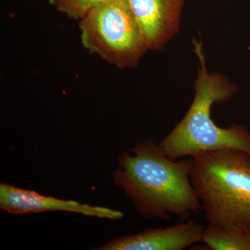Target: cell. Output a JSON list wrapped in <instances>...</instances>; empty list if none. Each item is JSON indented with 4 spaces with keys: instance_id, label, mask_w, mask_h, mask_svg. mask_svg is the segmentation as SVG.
<instances>
[{
    "instance_id": "6da1fadb",
    "label": "cell",
    "mask_w": 250,
    "mask_h": 250,
    "mask_svg": "<svg viewBox=\"0 0 250 250\" xmlns=\"http://www.w3.org/2000/svg\"><path fill=\"white\" fill-rule=\"evenodd\" d=\"M118 162L113 183L141 216L168 220L177 215L187 220L202 210L190 179L192 157L172 160L159 145L148 139L122 153Z\"/></svg>"
},
{
    "instance_id": "7a4b0ae2",
    "label": "cell",
    "mask_w": 250,
    "mask_h": 250,
    "mask_svg": "<svg viewBox=\"0 0 250 250\" xmlns=\"http://www.w3.org/2000/svg\"><path fill=\"white\" fill-rule=\"evenodd\" d=\"M193 45L200 62L195 97L183 119L159 146L169 159L176 161L220 149H239L250 154V132L246 126L233 124L222 128L210 116L212 106L229 101L237 87L223 75L208 73L201 42L194 40Z\"/></svg>"
},
{
    "instance_id": "3957f363",
    "label": "cell",
    "mask_w": 250,
    "mask_h": 250,
    "mask_svg": "<svg viewBox=\"0 0 250 250\" xmlns=\"http://www.w3.org/2000/svg\"><path fill=\"white\" fill-rule=\"evenodd\" d=\"M192 158L190 179L208 225L250 229V154L220 149Z\"/></svg>"
},
{
    "instance_id": "277c9868",
    "label": "cell",
    "mask_w": 250,
    "mask_h": 250,
    "mask_svg": "<svg viewBox=\"0 0 250 250\" xmlns=\"http://www.w3.org/2000/svg\"><path fill=\"white\" fill-rule=\"evenodd\" d=\"M79 25L84 48L118 68L136 67L148 50L127 0H106Z\"/></svg>"
},
{
    "instance_id": "5b68a950",
    "label": "cell",
    "mask_w": 250,
    "mask_h": 250,
    "mask_svg": "<svg viewBox=\"0 0 250 250\" xmlns=\"http://www.w3.org/2000/svg\"><path fill=\"white\" fill-rule=\"evenodd\" d=\"M0 208L14 215L65 211L111 220H120L124 216L119 210L45 196L34 190L20 188L6 183L0 184Z\"/></svg>"
},
{
    "instance_id": "8992f818",
    "label": "cell",
    "mask_w": 250,
    "mask_h": 250,
    "mask_svg": "<svg viewBox=\"0 0 250 250\" xmlns=\"http://www.w3.org/2000/svg\"><path fill=\"white\" fill-rule=\"evenodd\" d=\"M148 50H161L178 33L184 0H127Z\"/></svg>"
},
{
    "instance_id": "52a82bcc",
    "label": "cell",
    "mask_w": 250,
    "mask_h": 250,
    "mask_svg": "<svg viewBox=\"0 0 250 250\" xmlns=\"http://www.w3.org/2000/svg\"><path fill=\"white\" fill-rule=\"evenodd\" d=\"M205 227L194 220L168 228L145 230L136 234L113 238L101 250H183L201 242Z\"/></svg>"
},
{
    "instance_id": "ba28073f",
    "label": "cell",
    "mask_w": 250,
    "mask_h": 250,
    "mask_svg": "<svg viewBox=\"0 0 250 250\" xmlns=\"http://www.w3.org/2000/svg\"><path fill=\"white\" fill-rule=\"evenodd\" d=\"M202 241L208 250H250V229H238L208 225L204 230Z\"/></svg>"
},
{
    "instance_id": "9c48e42d",
    "label": "cell",
    "mask_w": 250,
    "mask_h": 250,
    "mask_svg": "<svg viewBox=\"0 0 250 250\" xmlns=\"http://www.w3.org/2000/svg\"><path fill=\"white\" fill-rule=\"evenodd\" d=\"M49 4L67 18L80 21L106 0H48Z\"/></svg>"
}]
</instances>
